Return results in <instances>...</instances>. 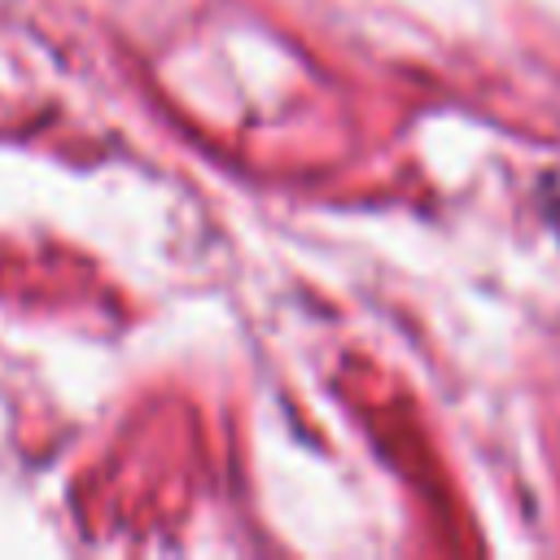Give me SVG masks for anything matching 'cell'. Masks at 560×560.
Listing matches in <instances>:
<instances>
[{"instance_id":"6da1fadb","label":"cell","mask_w":560,"mask_h":560,"mask_svg":"<svg viewBox=\"0 0 560 560\" xmlns=\"http://www.w3.org/2000/svg\"><path fill=\"white\" fill-rule=\"evenodd\" d=\"M556 228H560V201H556Z\"/></svg>"}]
</instances>
